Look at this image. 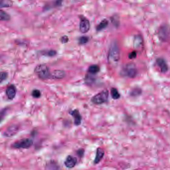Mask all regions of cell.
<instances>
[{
  "label": "cell",
  "instance_id": "obj_16",
  "mask_svg": "<svg viewBox=\"0 0 170 170\" xmlns=\"http://www.w3.org/2000/svg\"><path fill=\"white\" fill-rule=\"evenodd\" d=\"M108 25V21L106 19L103 20L96 27L97 31H100L106 28Z\"/></svg>",
  "mask_w": 170,
  "mask_h": 170
},
{
  "label": "cell",
  "instance_id": "obj_9",
  "mask_svg": "<svg viewBox=\"0 0 170 170\" xmlns=\"http://www.w3.org/2000/svg\"><path fill=\"white\" fill-rule=\"evenodd\" d=\"M69 114L72 116L74 119V123L76 126H79L81 124L82 120V117L78 110L75 109L69 111Z\"/></svg>",
  "mask_w": 170,
  "mask_h": 170
},
{
  "label": "cell",
  "instance_id": "obj_6",
  "mask_svg": "<svg viewBox=\"0 0 170 170\" xmlns=\"http://www.w3.org/2000/svg\"><path fill=\"white\" fill-rule=\"evenodd\" d=\"M32 144L33 141L32 139L25 138L15 141L12 145V147L14 149H28L32 146Z\"/></svg>",
  "mask_w": 170,
  "mask_h": 170
},
{
  "label": "cell",
  "instance_id": "obj_28",
  "mask_svg": "<svg viewBox=\"0 0 170 170\" xmlns=\"http://www.w3.org/2000/svg\"><path fill=\"white\" fill-rule=\"evenodd\" d=\"M77 154L80 157H83L84 153H85V150L83 149H79V150L77 151Z\"/></svg>",
  "mask_w": 170,
  "mask_h": 170
},
{
  "label": "cell",
  "instance_id": "obj_19",
  "mask_svg": "<svg viewBox=\"0 0 170 170\" xmlns=\"http://www.w3.org/2000/svg\"><path fill=\"white\" fill-rule=\"evenodd\" d=\"M111 95L113 99L115 100L118 99L120 97V94L115 88H112L111 89Z\"/></svg>",
  "mask_w": 170,
  "mask_h": 170
},
{
  "label": "cell",
  "instance_id": "obj_18",
  "mask_svg": "<svg viewBox=\"0 0 170 170\" xmlns=\"http://www.w3.org/2000/svg\"><path fill=\"white\" fill-rule=\"evenodd\" d=\"M0 18L1 21H8L11 19L10 15L6 13V12L4 11L3 10L0 11Z\"/></svg>",
  "mask_w": 170,
  "mask_h": 170
},
{
  "label": "cell",
  "instance_id": "obj_24",
  "mask_svg": "<svg viewBox=\"0 0 170 170\" xmlns=\"http://www.w3.org/2000/svg\"><path fill=\"white\" fill-rule=\"evenodd\" d=\"M56 54V52L54 50H49L46 52L45 55L49 56H54Z\"/></svg>",
  "mask_w": 170,
  "mask_h": 170
},
{
  "label": "cell",
  "instance_id": "obj_21",
  "mask_svg": "<svg viewBox=\"0 0 170 170\" xmlns=\"http://www.w3.org/2000/svg\"><path fill=\"white\" fill-rule=\"evenodd\" d=\"M32 97L35 98H38L41 97V92L38 89H34L32 93Z\"/></svg>",
  "mask_w": 170,
  "mask_h": 170
},
{
  "label": "cell",
  "instance_id": "obj_20",
  "mask_svg": "<svg viewBox=\"0 0 170 170\" xmlns=\"http://www.w3.org/2000/svg\"><path fill=\"white\" fill-rule=\"evenodd\" d=\"M142 93V90L140 88H134L130 92V95L132 96H137Z\"/></svg>",
  "mask_w": 170,
  "mask_h": 170
},
{
  "label": "cell",
  "instance_id": "obj_26",
  "mask_svg": "<svg viewBox=\"0 0 170 170\" xmlns=\"http://www.w3.org/2000/svg\"><path fill=\"white\" fill-rule=\"evenodd\" d=\"M11 5L8 2V3H6V2H4V3H3L2 2H1V7H10L11 6Z\"/></svg>",
  "mask_w": 170,
  "mask_h": 170
},
{
  "label": "cell",
  "instance_id": "obj_8",
  "mask_svg": "<svg viewBox=\"0 0 170 170\" xmlns=\"http://www.w3.org/2000/svg\"><path fill=\"white\" fill-rule=\"evenodd\" d=\"M18 131V127L17 125H13L8 127L3 133V135L6 137H11L14 136Z\"/></svg>",
  "mask_w": 170,
  "mask_h": 170
},
{
  "label": "cell",
  "instance_id": "obj_14",
  "mask_svg": "<svg viewBox=\"0 0 170 170\" xmlns=\"http://www.w3.org/2000/svg\"><path fill=\"white\" fill-rule=\"evenodd\" d=\"M65 75V73L63 70H54L51 74V78L59 79L63 78Z\"/></svg>",
  "mask_w": 170,
  "mask_h": 170
},
{
  "label": "cell",
  "instance_id": "obj_10",
  "mask_svg": "<svg viewBox=\"0 0 170 170\" xmlns=\"http://www.w3.org/2000/svg\"><path fill=\"white\" fill-rule=\"evenodd\" d=\"M77 163V159L73 156L69 155L66 158L65 160V165L66 167L72 169L75 167Z\"/></svg>",
  "mask_w": 170,
  "mask_h": 170
},
{
  "label": "cell",
  "instance_id": "obj_7",
  "mask_svg": "<svg viewBox=\"0 0 170 170\" xmlns=\"http://www.w3.org/2000/svg\"><path fill=\"white\" fill-rule=\"evenodd\" d=\"M90 28V24L89 21L85 17L81 18L80 24H79V30L82 33H86L88 32Z\"/></svg>",
  "mask_w": 170,
  "mask_h": 170
},
{
  "label": "cell",
  "instance_id": "obj_25",
  "mask_svg": "<svg viewBox=\"0 0 170 170\" xmlns=\"http://www.w3.org/2000/svg\"><path fill=\"white\" fill-rule=\"evenodd\" d=\"M68 37L67 35H63L61 38L60 41L62 44H66L68 42Z\"/></svg>",
  "mask_w": 170,
  "mask_h": 170
},
{
  "label": "cell",
  "instance_id": "obj_1",
  "mask_svg": "<svg viewBox=\"0 0 170 170\" xmlns=\"http://www.w3.org/2000/svg\"><path fill=\"white\" fill-rule=\"evenodd\" d=\"M120 59V51L118 44L116 42L111 44L108 53V60L110 64L117 65Z\"/></svg>",
  "mask_w": 170,
  "mask_h": 170
},
{
  "label": "cell",
  "instance_id": "obj_17",
  "mask_svg": "<svg viewBox=\"0 0 170 170\" xmlns=\"http://www.w3.org/2000/svg\"><path fill=\"white\" fill-rule=\"evenodd\" d=\"M100 71V68L98 65H93L91 66H89L88 69V72L89 73L92 74V75H95L96 73L99 72Z\"/></svg>",
  "mask_w": 170,
  "mask_h": 170
},
{
  "label": "cell",
  "instance_id": "obj_12",
  "mask_svg": "<svg viewBox=\"0 0 170 170\" xmlns=\"http://www.w3.org/2000/svg\"><path fill=\"white\" fill-rule=\"evenodd\" d=\"M156 63L162 72H166L168 70L167 64L162 58H158L156 61Z\"/></svg>",
  "mask_w": 170,
  "mask_h": 170
},
{
  "label": "cell",
  "instance_id": "obj_4",
  "mask_svg": "<svg viewBox=\"0 0 170 170\" xmlns=\"http://www.w3.org/2000/svg\"><path fill=\"white\" fill-rule=\"evenodd\" d=\"M158 35L163 42H167L170 39V26L167 24H164L159 28Z\"/></svg>",
  "mask_w": 170,
  "mask_h": 170
},
{
  "label": "cell",
  "instance_id": "obj_2",
  "mask_svg": "<svg viewBox=\"0 0 170 170\" xmlns=\"http://www.w3.org/2000/svg\"><path fill=\"white\" fill-rule=\"evenodd\" d=\"M35 72L39 78L42 80L51 78L52 73L48 67L45 64L37 65L35 68Z\"/></svg>",
  "mask_w": 170,
  "mask_h": 170
},
{
  "label": "cell",
  "instance_id": "obj_22",
  "mask_svg": "<svg viewBox=\"0 0 170 170\" xmlns=\"http://www.w3.org/2000/svg\"><path fill=\"white\" fill-rule=\"evenodd\" d=\"M88 38L86 37V36L80 37L78 39L79 44H80V45L86 44L88 42Z\"/></svg>",
  "mask_w": 170,
  "mask_h": 170
},
{
  "label": "cell",
  "instance_id": "obj_15",
  "mask_svg": "<svg viewBox=\"0 0 170 170\" xmlns=\"http://www.w3.org/2000/svg\"><path fill=\"white\" fill-rule=\"evenodd\" d=\"M143 45V38L140 35H135L134 39V46L135 48H139Z\"/></svg>",
  "mask_w": 170,
  "mask_h": 170
},
{
  "label": "cell",
  "instance_id": "obj_11",
  "mask_svg": "<svg viewBox=\"0 0 170 170\" xmlns=\"http://www.w3.org/2000/svg\"><path fill=\"white\" fill-rule=\"evenodd\" d=\"M16 88L14 85H11L8 86L6 89V94L10 100H13L15 97L16 94Z\"/></svg>",
  "mask_w": 170,
  "mask_h": 170
},
{
  "label": "cell",
  "instance_id": "obj_13",
  "mask_svg": "<svg viewBox=\"0 0 170 170\" xmlns=\"http://www.w3.org/2000/svg\"><path fill=\"white\" fill-rule=\"evenodd\" d=\"M104 154H105V152H104L103 149L100 147L97 148L96 150L95 158L94 160V164H97L101 161V160L104 157Z\"/></svg>",
  "mask_w": 170,
  "mask_h": 170
},
{
  "label": "cell",
  "instance_id": "obj_23",
  "mask_svg": "<svg viewBox=\"0 0 170 170\" xmlns=\"http://www.w3.org/2000/svg\"><path fill=\"white\" fill-rule=\"evenodd\" d=\"M8 73L6 72H1V79H0V82L2 83L3 81L6 80L7 78Z\"/></svg>",
  "mask_w": 170,
  "mask_h": 170
},
{
  "label": "cell",
  "instance_id": "obj_3",
  "mask_svg": "<svg viewBox=\"0 0 170 170\" xmlns=\"http://www.w3.org/2000/svg\"><path fill=\"white\" fill-rule=\"evenodd\" d=\"M137 69L135 64L132 62L125 65L122 70V75L129 78H134L137 75Z\"/></svg>",
  "mask_w": 170,
  "mask_h": 170
},
{
  "label": "cell",
  "instance_id": "obj_27",
  "mask_svg": "<svg viewBox=\"0 0 170 170\" xmlns=\"http://www.w3.org/2000/svg\"><path fill=\"white\" fill-rule=\"evenodd\" d=\"M137 56V53L135 52H132L129 55V58L130 59L135 58Z\"/></svg>",
  "mask_w": 170,
  "mask_h": 170
},
{
  "label": "cell",
  "instance_id": "obj_5",
  "mask_svg": "<svg viewBox=\"0 0 170 170\" xmlns=\"http://www.w3.org/2000/svg\"><path fill=\"white\" fill-rule=\"evenodd\" d=\"M109 92L107 89H104L102 92L96 94L92 98V102L95 104L99 105L107 102L108 100Z\"/></svg>",
  "mask_w": 170,
  "mask_h": 170
}]
</instances>
